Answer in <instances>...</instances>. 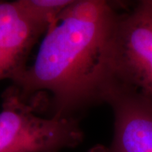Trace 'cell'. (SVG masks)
Masks as SVG:
<instances>
[{"instance_id":"4","label":"cell","mask_w":152,"mask_h":152,"mask_svg":"<svg viewBox=\"0 0 152 152\" xmlns=\"http://www.w3.org/2000/svg\"><path fill=\"white\" fill-rule=\"evenodd\" d=\"M104 102L113 111V152H152V100L132 88L113 84Z\"/></svg>"},{"instance_id":"3","label":"cell","mask_w":152,"mask_h":152,"mask_svg":"<svg viewBox=\"0 0 152 152\" xmlns=\"http://www.w3.org/2000/svg\"><path fill=\"white\" fill-rule=\"evenodd\" d=\"M112 84L132 88L152 100V0L118 14L110 49Z\"/></svg>"},{"instance_id":"6","label":"cell","mask_w":152,"mask_h":152,"mask_svg":"<svg viewBox=\"0 0 152 152\" xmlns=\"http://www.w3.org/2000/svg\"><path fill=\"white\" fill-rule=\"evenodd\" d=\"M25 15L45 34L57 26L64 11L75 0H18Z\"/></svg>"},{"instance_id":"7","label":"cell","mask_w":152,"mask_h":152,"mask_svg":"<svg viewBox=\"0 0 152 152\" xmlns=\"http://www.w3.org/2000/svg\"><path fill=\"white\" fill-rule=\"evenodd\" d=\"M88 152H113L110 146H105L102 145H97L90 149Z\"/></svg>"},{"instance_id":"1","label":"cell","mask_w":152,"mask_h":152,"mask_svg":"<svg viewBox=\"0 0 152 152\" xmlns=\"http://www.w3.org/2000/svg\"><path fill=\"white\" fill-rule=\"evenodd\" d=\"M118 11L104 0H75L59 22L46 33L33 64L12 86L38 112L52 117L104 102L112 85L110 49Z\"/></svg>"},{"instance_id":"2","label":"cell","mask_w":152,"mask_h":152,"mask_svg":"<svg viewBox=\"0 0 152 152\" xmlns=\"http://www.w3.org/2000/svg\"><path fill=\"white\" fill-rule=\"evenodd\" d=\"M0 111V152H61L74 148L84 134L74 117L42 118L36 107L10 86Z\"/></svg>"},{"instance_id":"5","label":"cell","mask_w":152,"mask_h":152,"mask_svg":"<svg viewBox=\"0 0 152 152\" xmlns=\"http://www.w3.org/2000/svg\"><path fill=\"white\" fill-rule=\"evenodd\" d=\"M43 33L15 1H0V80H13L25 70L30 53Z\"/></svg>"}]
</instances>
